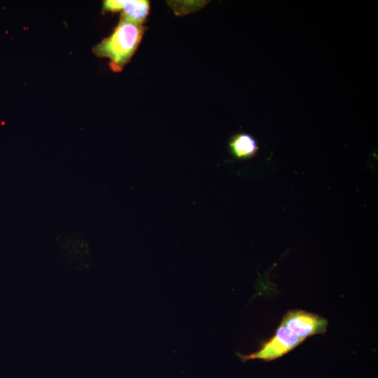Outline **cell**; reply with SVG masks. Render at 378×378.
<instances>
[{
  "mask_svg": "<svg viewBox=\"0 0 378 378\" xmlns=\"http://www.w3.org/2000/svg\"><path fill=\"white\" fill-rule=\"evenodd\" d=\"M144 32L143 24L120 16L111 34L96 45L93 52L99 57L108 58L111 70L120 71L134 54Z\"/></svg>",
  "mask_w": 378,
  "mask_h": 378,
  "instance_id": "obj_1",
  "label": "cell"
},
{
  "mask_svg": "<svg viewBox=\"0 0 378 378\" xmlns=\"http://www.w3.org/2000/svg\"><path fill=\"white\" fill-rule=\"evenodd\" d=\"M303 342V340L281 323L276 333L269 340L263 342L259 350L248 355L236 352V355L243 363L254 359L270 362L286 355Z\"/></svg>",
  "mask_w": 378,
  "mask_h": 378,
  "instance_id": "obj_2",
  "label": "cell"
},
{
  "mask_svg": "<svg viewBox=\"0 0 378 378\" xmlns=\"http://www.w3.org/2000/svg\"><path fill=\"white\" fill-rule=\"evenodd\" d=\"M281 323L304 341L308 337L325 333L328 321L316 314L294 309L284 316Z\"/></svg>",
  "mask_w": 378,
  "mask_h": 378,
  "instance_id": "obj_3",
  "label": "cell"
},
{
  "mask_svg": "<svg viewBox=\"0 0 378 378\" xmlns=\"http://www.w3.org/2000/svg\"><path fill=\"white\" fill-rule=\"evenodd\" d=\"M105 12L121 11V17L139 24H144L150 10L147 0H106L103 2Z\"/></svg>",
  "mask_w": 378,
  "mask_h": 378,
  "instance_id": "obj_4",
  "label": "cell"
},
{
  "mask_svg": "<svg viewBox=\"0 0 378 378\" xmlns=\"http://www.w3.org/2000/svg\"><path fill=\"white\" fill-rule=\"evenodd\" d=\"M232 155L239 160H246L255 156L258 150L256 140L246 133H237L233 135L228 144Z\"/></svg>",
  "mask_w": 378,
  "mask_h": 378,
  "instance_id": "obj_5",
  "label": "cell"
}]
</instances>
